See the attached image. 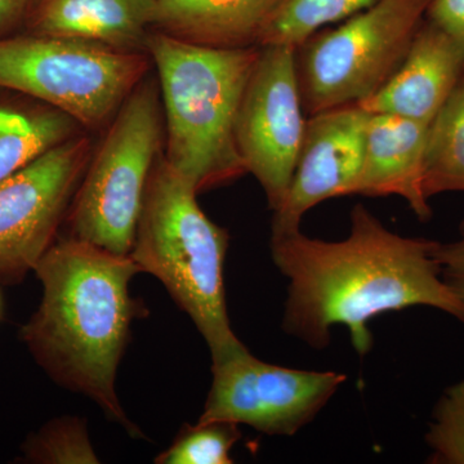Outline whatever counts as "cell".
I'll use <instances>...</instances> for the list:
<instances>
[{
	"mask_svg": "<svg viewBox=\"0 0 464 464\" xmlns=\"http://www.w3.org/2000/svg\"><path fill=\"white\" fill-rule=\"evenodd\" d=\"M377 0H279L259 36V47L298 48L314 34L342 23L371 7Z\"/></svg>",
	"mask_w": 464,
	"mask_h": 464,
	"instance_id": "ac0fdd59",
	"label": "cell"
},
{
	"mask_svg": "<svg viewBox=\"0 0 464 464\" xmlns=\"http://www.w3.org/2000/svg\"><path fill=\"white\" fill-rule=\"evenodd\" d=\"M426 18L448 33L464 51V0H431Z\"/></svg>",
	"mask_w": 464,
	"mask_h": 464,
	"instance_id": "603a6c76",
	"label": "cell"
},
{
	"mask_svg": "<svg viewBox=\"0 0 464 464\" xmlns=\"http://www.w3.org/2000/svg\"><path fill=\"white\" fill-rule=\"evenodd\" d=\"M423 190L429 199L464 192V81L430 124Z\"/></svg>",
	"mask_w": 464,
	"mask_h": 464,
	"instance_id": "e0dca14e",
	"label": "cell"
},
{
	"mask_svg": "<svg viewBox=\"0 0 464 464\" xmlns=\"http://www.w3.org/2000/svg\"><path fill=\"white\" fill-rule=\"evenodd\" d=\"M151 69L148 53L32 33L0 38V88L65 112L87 132L108 127Z\"/></svg>",
	"mask_w": 464,
	"mask_h": 464,
	"instance_id": "8992f818",
	"label": "cell"
},
{
	"mask_svg": "<svg viewBox=\"0 0 464 464\" xmlns=\"http://www.w3.org/2000/svg\"><path fill=\"white\" fill-rule=\"evenodd\" d=\"M140 273L130 255L72 237L57 239L35 266L43 297L20 331L52 380L93 400L132 438L142 433L119 402L115 381L130 324L142 315V304L130 293Z\"/></svg>",
	"mask_w": 464,
	"mask_h": 464,
	"instance_id": "7a4b0ae2",
	"label": "cell"
},
{
	"mask_svg": "<svg viewBox=\"0 0 464 464\" xmlns=\"http://www.w3.org/2000/svg\"><path fill=\"white\" fill-rule=\"evenodd\" d=\"M259 52V45L218 50L150 33L148 54L163 106L164 158L198 194L246 173L235 123Z\"/></svg>",
	"mask_w": 464,
	"mask_h": 464,
	"instance_id": "3957f363",
	"label": "cell"
},
{
	"mask_svg": "<svg viewBox=\"0 0 464 464\" xmlns=\"http://www.w3.org/2000/svg\"><path fill=\"white\" fill-rule=\"evenodd\" d=\"M239 424L212 420L183 427L173 444L155 458L159 464H230L239 441Z\"/></svg>",
	"mask_w": 464,
	"mask_h": 464,
	"instance_id": "d6986e66",
	"label": "cell"
},
{
	"mask_svg": "<svg viewBox=\"0 0 464 464\" xmlns=\"http://www.w3.org/2000/svg\"><path fill=\"white\" fill-rule=\"evenodd\" d=\"M26 462L42 464L99 463L84 420L57 418L33 433L23 447Z\"/></svg>",
	"mask_w": 464,
	"mask_h": 464,
	"instance_id": "ffe728a7",
	"label": "cell"
},
{
	"mask_svg": "<svg viewBox=\"0 0 464 464\" xmlns=\"http://www.w3.org/2000/svg\"><path fill=\"white\" fill-rule=\"evenodd\" d=\"M430 124L392 114H371L365 130L364 163L356 194L398 195L420 221L432 215L423 190Z\"/></svg>",
	"mask_w": 464,
	"mask_h": 464,
	"instance_id": "4fadbf2b",
	"label": "cell"
},
{
	"mask_svg": "<svg viewBox=\"0 0 464 464\" xmlns=\"http://www.w3.org/2000/svg\"><path fill=\"white\" fill-rule=\"evenodd\" d=\"M213 382L198 422L246 424L271 436H293L341 389L346 375L268 364L243 347L212 364Z\"/></svg>",
	"mask_w": 464,
	"mask_h": 464,
	"instance_id": "9c48e42d",
	"label": "cell"
},
{
	"mask_svg": "<svg viewBox=\"0 0 464 464\" xmlns=\"http://www.w3.org/2000/svg\"><path fill=\"white\" fill-rule=\"evenodd\" d=\"M93 150L85 130L0 181V284L23 282L57 240Z\"/></svg>",
	"mask_w": 464,
	"mask_h": 464,
	"instance_id": "ba28073f",
	"label": "cell"
},
{
	"mask_svg": "<svg viewBox=\"0 0 464 464\" xmlns=\"http://www.w3.org/2000/svg\"><path fill=\"white\" fill-rule=\"evenodd\" d=\"M436 246L395 234L362 204L341 241L313 239L301 228L273 232L271 256L289 284L284 331L322 350L333 326L343 325L364 356L373 347L369 322L390 311L432 307L464 324V304L442 279Z\"/></svg>",
	"mask_w": 464,
	"mask_h": 464,
	"instance_id": "6da1fadb",
	"label": "cell"
},
{
	"mask_svg": "<svg viewBox=\"0 0 464 464\" xmlns=\"http://www.w3.org/2000/svg\"><path fill=\"white\" fill-rule=\"evenodd\" d=\"M435 257L445 284L464 304V222L457 240L444 244L438 241Z\"/></svg>",
	"mask_w": 464,
	"mask_h": 464,
	"instance_id": "7402d4cb",
	"label": "cell"
},
{
	"mask_svg": "<svg viewBox=\"0 0 464 464\" xmlns=\"http://www.w3.org/2000/svg\"><path fill=\"white\" fill-rule=\"evenodd\" d=\"M0 315H2V299H0Z\"/></svg>",
	"mask_w": 464,
	"mask_h": 464,
	"instance_id": "d4e9b609",
	"label": "cell"
},
{
	"mask_svg": "<svg viewBox=\"0 0 464 464\" xmlns=\"http://www.w3.org/2000/svg\"><path fill=\"white\" fill-rule=\"evenodd\" d=\"M431 0H377L295 48L304 114L360 103L404 60Z\"/></svg>",
	"mask_w": 464,
	"mask_h": 464,
	"instance_id": "52a82bcc",
	"label": "cell"
},
{
	"mask_svg": "<svg viewBox=\"0 0 464 464\" xmlns=\"http://www.w3.org/2000/svg\"><path fill=\"white\" fill-rule=\"evenodd\" d=\"M369 116L357 103L310 115L288 194L274 212L273 232L297 230L317 204L356 194Z\"/></svg>",
	"mask_w": 464,
	"mask_h": 464,
	"instance_id": "8fae6325",
	"label": "cell"
},
{
	"mask_svg": "<svg viewBox=\"0 0 464 464\" xmlns=\"http://www.w3.org/2000/svg\"><path fill=\"white\" fill-rule=\"evenodd\" d=\"M35 0H0V38L25 26Z\"/></svg>",
	"mask_w": 464,
	"mask_h": 464,
	"instance_id": "cb8c5ba5",
	"label": "cell"
},
{
	"mask_svg": "<svg viewBox=\"0 0 464 464\" xmlns=\"http://www.w3.org/2000/svg\"><path fill=\"white\" fill-rule=\"evenodd\" d=\"M82 132L72 116L39 101L0 102V181Z\"/></svg>",
	"mask_w": 464,
	"mask_h": 464,
	"instance_id": "2e32d148",
	"label": "cell"
},
{
	"mask_svg": "<svg viewBox=\"0 0 464 464\" xmlns=\"http://www.w3.org/2000/svg\"><path fill=\"white\" fill-rule=\"evenodd\" d=\"M463 81L462 47L424 18L396 72L357 105L371 114H392L431 124Z\"/></svg>",
	"mask_w": 464,
	"mask_h": 464,
	"instance_id": "7c38bea8",
	"label": "cell"
},
{
	"mask_svg": "<svg viewBox=\"0 0 464 464\" xmlns=\"http://www.w3.org/2000/svg\"><path fill=\"white\" fill-rule=\"evenodd\" d=\"M426 441L431 462L464 464V381L449 387L440 398Z\"/></svg>",
	"mask_w": 464,
	"mask_h": 464,
	"instance_id": "44dd1931",
	"label": "cell"
},
{
	"mask_svg": "<svg viewBox=\"0 0 464 464\" xmlns=\"http://www.w3.org/2000/svg\"><path fill=\"white\" fill-rule=\"evenodd\" d=\"M149 75L105 128L66 216L69 237L115 255H130L150 174L164 151L160 90Z\"/></svg>",
	"mask_w": 464,
	"mask_h": 464,
	"instance_id": "5b68a950",
	"label": "cell"
},
{
	"mask_svg": "<svg viewBox=\"0 0 464 464\" xmlns=\"http://www.w3.org/2000/svg\"><path fill=\"white\" fill-rule=\"evenodd\" d=\"M279 0H157L152 30L218 50L258 45Z\"/></svg>",
	"mask_w": 464,
	"mask_h": 464,
	"instance_id": "9a60e30c",
	"label": "cell"
},
{
	"mask_svg": "<svg viewBox=\"0 0 464 464\" xmlns=\"http://www.w3.org/2000/svg\"><path fill=\"white\" fill-rule=\"evenodd\" d=\"M304 112L295 48L261 47L237 110L235 141L273 212L288 194L306 127Z\"/></svg>",
	"mask_w": 464,
	"mask_h": 464,
	"instance_id": "30bf717a",
	"label": "cell"
},
{
	"mask_svg": "<svg viewBox=\"0 0 464 464\" xmlns=\"http://www.w3.org/2000/svg\"><path fill=\"white\" fill-rule=\"evenodd\" d=\"M157 0H35L27 33L148 53Z\"/></svg>",
	"mask_w": 464,
	"mask_h": 464,
	"instance_id": "5bb4252c",
	"label": "cell"
},
{
	"mask_svg": "<svg viewBox=\"0 0 464 464\" xmlns=\"http://www.w3.org/2000/svg\"><path fill=\"white\" fill-rule=\"evenodd\" d=\"M197 197L163 151L150 174L130 256L191 317L217 362L246 346L232 331L226 306L228 234L203 212Z\"/></svg>",
	"mask_w": 464,
	"mask_h": 464,
	"instance_id": "277c9868",
	"label": "cell"
}]
</instances>
